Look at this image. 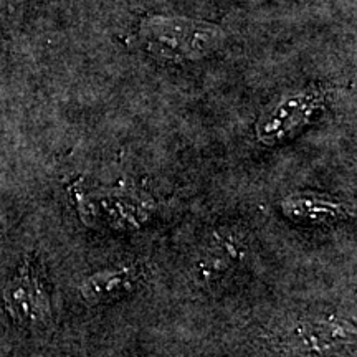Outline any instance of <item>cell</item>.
<instances>
[{"label":"cell","instance_id":"cell-1","mask_svg":"<svg viewBox=\"0 0 357 357\" xmlns=\"http://www.w3.org/2000/svg\"><path fill=\"white\" fill-rule=\"evenodd\" d=\"M137 37L142 48L164 63H185L220 50L227 35L212 22L174 15H149L141 20Z\"/></svg>","mask_w":357,"mask_h":357},{"label":"cell","instance_id":"cell-2","mask_svg":"<svg viewBox=\"0 0 357 357\" xmlns=\"http://www.w3.org/2000/svg\"><path fill=\"white\" fill-rule=\"evenodd\" d=\"M326 96V89L319 86H307L280 96L258 118L257 139L265 146H275L293 137L312 121L324 106Z\"/></svg>","mask_w":357,"mask_h":357},{"label":"cell","instance_id":"cell-3","mask_svg":"<svg viewBox=\"0 0 357 357\" xmlns=\"http://www.w3.org/2000/svg\"><path fill=\"white\" fill-rule=\"evenodd\" d=\"M354 324L341 318H301L280 329L278 342L296 354H329L354 342Z\"/></svg>","mask_w":357,"mask_h":357},{"label":"cell","instance_id":"cell-4","mask_svg":"<svg viewBox=\"0 0 357 357\" xmlns=\"http://www.w3.org/2000/svg\"><path fill=\"white\" fill-rule=\"evenodd\" d=\"M3 305L10 318L20 326L37 328L50 321V294L32 257L26 258L17 275L8 281L3 289Z\"/></svg>","mask_w":357,"mask_h":357},{"label":"cell","instance_id":"cell-5","mask_svg":"<svg viewBox=\"0 0 357 357\" xmlns=\"http://www.w3.org/2000/svg\"><path fill=\"white\" fill-rule=\"evenodd\" d=\"M247 255L245 240L235 231H217L200 247L192 275L202 287H218L238 270Z\"/></svg>","mask_w":357,"mask_h":357},{"label":"cell","instance_id":"cell-6","mask_svg":"<svg viewBox=\"0 0 357 357\" xmlns=\"http://www.w3.org/2000/svg\"><path fill=\"white\" fill-rule=\"evenodd\" d=\"M281 211L289 220L301 225H329L351 215V208L342 200L318 192L289 195L281 202Z\"/></svg>","mask_w":357,"mask_h":357},{"label":"cell","instance_id":"cell-7","mask_svg":"<svg viewBox=\"0 0 357 357\" xmlns=\"http://www.w3.org/2000/svg\"><path fill=\"white\" fill-rule=\"evenodd\" d=\"M139 270L134 265L106 268L84 280L79 293L88 306L106 305L131 293L139 283Z\"/></svg>","mask_w":357,"mask_h":357}]
</instances>
